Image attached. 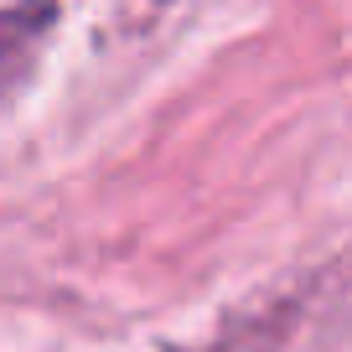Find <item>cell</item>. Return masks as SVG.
<instances>
[{"label":"cell","instance_id":"6da1fadb","mask_svg":"<svg viewBox=\"0 0 352 352\" xmlns=\"http://www.w3.org/2000/svg\"><path fill=\"white\" fill-rule=\"evenodd\" d=\"M47 21H52L47 6H16V11H0V104H6V94L21 83L26 63H32V47H36V36L47 32Z\"/></svg>","mask_w":352,"mask_h":352}]
</instances>
